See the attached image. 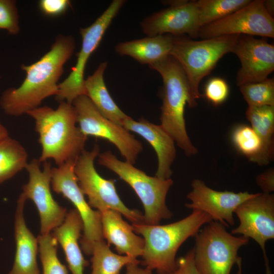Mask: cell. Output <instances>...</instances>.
<instances>
[{
    "label": "cell",
    "mask_w": 274,
    "mask_h": 274,
    "mask_svg": "<svg viewBox=\"0 0 274 274\" xmlns=\"http://www.w3.org/2000/svg\"><path fill=\"white\" fill-rule=\"evenodd\" d=\"M76 46L71 35H58L50 49L30 65L22 64L26 73L21 85L3 92L0 106L7 115L18 117L35 109L42 101L58 93V82L64 65L73 56Z\"/></svg>",
    "instance_id": "obj_1"
},
{
    "label": "cell",
    "mask_w": 274,
    "mask_h": 274,
    "mask_svg": "<svg viewBox=\"0 0 274 274\" xmlns=\"http://www.w3.org/2000/svg\"><path fill=\"white\" fill-rule=\"evenodd\" d=\"M27 114L35 120L39 134L41 163L52 159L60 166L76 160L85 150L87 136L76 126V111L72 104L60 102L55 110L46 106L39 107Z\"/></svg>",
    "instance_id": "obj_2"
},
{
    "label": "cell",
    "mask_w": 274,
    "mask_h": 274,
    "mask_svg": "<svg viewBox=\"0 0 274 274\" xmlns=\"http://www.w3.org/2000/svg\"><path fill=\"white\" fill-rule=\"evenodd\" d=\"M212 221L207 213L194 210L186 217L166 225L132 223L134 232L144 239L143 265L158 274L172 272L176 268V256L181 246Z\"/></svg>",
    "instance_id": "obj_3"
},
{
    "label": "cell",
    "mask_w": 274,
    "mask_h": 274,
    "mask_svg": "<svg viewBox=\"0 0 274 274\" xmlns=\"http://www.w3.org/2000/svg\"><path fill=\"white\" fill-rule=\"evenodd\" d=\"M157 72L163 81L160 125L173 138L188 157L196 155L197 149L188 134L184 110L189 102V91L184 72L171 55L149 66Z\"/></svg>",
    "instance_id": "obj_4"
},
{
    "label": "cell",
    "mask_w": 274,
    "mask_h": 274,
    "mask_svg": "<svg viewBox=\"0 0 274 274\" xmlns=\"http://www.w3.org/2000/svg\"><path fill=\"white\" fill-rule=\"evenodd\" d=\"M238 35L223 36L196 41L187 36H173L170 55L181 66L189 91L190 108L197 105L201 96L199 86L225 54L232 52Z\"/></svg>",
    "instance_id": "obj_5"
},
{
    "label": "cell",
    "mask_w": 274,
    "mask_h": 274,
    "mask_svg": "<svg viewBox=\"0 0 274 274\" xmlns=\"http://www.w3.org/2000/svg\"><path fill=\"white\" fill-rule=\"evenodd\" d=\"M98 163L112 170L135 191L144 209V224L158 225L173 214L166 204L167 193L174 182L170 178L151 177L126 161L120 160L111 151L99 153Z\"/></svg>",
    "instance_id": "obj_6"
},
{
    "label": "cell",
    "mask_w": 274,
    "mask_h": 274,
    "mask_svg": "<svg viewBox=\"0 0 274 274\" xmlns=\"http://www.w3.org/2000/svg\"><path fill=\"white\" fill-rule=\"evenodd\" d=\"M194 237V262L199 274H230L240 258L238 250L249 242V238L235 236L215 221L206 224Z\"/></svg>",
    "instance_id": "obj_7"
},
{
    "label": "cell",
    "mask_w": 274,
    "mask_h": 274,
    "mask_svg": "<svg viewBox=\"0 0 274 274\" xmlns=\"http://www.w3.org/2000/svg\"><path fill=\"white\" fill-rule=\"evenodd\" d=\"M95 144L91 151L83 150L76 160L74 172L78 185L88 199L92 208L99 212L108 210L119 212L132 223H144V216L138 210L127 208L120 199L113 180L102 178L94 167V160L99 154Z\"/></svg>",
    "instance_id": "obj_8"
},
{
    "label": "cell",
    "mask_w": 274,
    "mask_h": 274,
    "mask_svg": "<svg viewBox=\"0 0 274 274\" xmlns=\"http://www.w3.org/2000/svg\"><path fill=\"white\" fill-rule=\"evenodd\" d=\"M125 3L124 0L113 1L92 24L80 29L82 46L77 54L75 65L68 77L58 84V93L55 96L59 102L65 101L72 104L79 96L86 95L84 76L87 61Z\"/></svg>",
    "instance_id": "obj_9"
},
{
    "label": "cell",
    "mask_w": 274,
    "mask_h": 274,
    "mask_svg": "<svg viewBox=\"0 0 274 274\" xmlns=\"http://www.w3.org/2000/svg\"><path fill=\"white\" fill-rule=\"evenodd\" d=\"M77 113V122L86 136L104 139L118 149L125 161L134 164L143 150L142 143L123 126L105 117L85 95L72 102Z\"/></svg>",
    "instance_id": "obj_10"
},
{
    "label": "cell",
    "mask_w": 274,
    "mask_h": 274,
    "mask_svg": "<svg viewBox=\"0 0 274 274\" xmlns=\"http://www.w3.org/2000/svg\"><path fill=\"white\" fill-rule=\"evenodd\" d=\"M76 160L67 161L52 168L51 185L56 193L62 194L74 206L83 222V233L80 240L81 249L91 255L94 244L103 239L101 214L94 210L86 201L75 174Z\"/></svg>",
    "instance_id": "obj_11"
},
{
    "label": "cell",
    "mask_w": 274,
    "mask_h": 274,
    "mask_svg": "<svg viewBox=\"0 0 274 274\" xmlns=\"http://www.w3.org/2000/svg\"><path fill=\"white\" fill-rule=\"evenodd\" d=\"M241 35L274 38V19L266 10L264 1H250L229 15L201 27L198 37Z\"/></svg>",
    "instance_id": "obj_12"
},
{
    "label": "cell",
    "mask_w": 274,
    "mask_h": 274,
    "mask_svg": "<svg viewBox=\"0 0 274 274\" xmlns=\"http://www.w3.org/2000/svg\"><path fill=\"white\" fill-rule=\"evenodd\" d=\"M239 225L231 233L254 239L263 252L266 274H272L265 250L266 242L274 238V195L258 193L235 210Z\"/></svg>",
    "instance_id": "obj_13"
},
{
    "label": "cell",
    "mask_w": 274,
    "mask_h": 274,
    "mask_svg": "<svg viewBox=\"0 0 274 274\" xmlns=\"http://www.w3.org/2000/svg\"><path fill=\"white\" fill-rule=\"evenodd\" d=\"M41 162L34 158L25 169L29 175L28 182L22 186L21 194L26 199L31 200L38 211L41 222V234L51 233L64 220L67 213L53 197L51 192L52 166L44 162L41 170Z\"/></svg>",
    "instance_id": "obj_14"
},
{
    "label": "cell",
    "mask_w": 274,
    "mask_h": 274,
    "mask_svg": "<svg viewBox=\"0 0 274 274\" xmlns=\"http://www.w3.org/2000/svg\"><path fill=\"white\" fill-rule=\"evenodd\" d=\"M191 186L192 190L187 195L190 203H186V207L207 213L213 221H217L226 227L234 225L233 214L236 208L256 194L217 191L197 179L192 182Z\"/></svg>",
    "instance_id": "obj_15"
},
{
    "label": "cell",
    "mask_w": 274,
    "mask_h": 274,
    "mask_svg": "<svg viewBox=\"0 0 274 274\" xmlns=\"http://www.w3.org/2000/svg\"><path fill=\"white\" fill-rule=\"evenodd\" d=\"M232 53L241 63L236 78L238 87L263 81L274 70V46L264 38L238 35Z\"/></svg>",
    "instance_id": "obj_16"
},
{
    "label": "cell",
    "mask_w": 274,
    "mask_h": 274,
    "mask_svg": "<svg viewBox=\"0 0 274 274\" xmlns=\"http://www.w3.org/2000/svg\"><path fill=\"white\" fill-rule=\"evenodd\" d=\"M143 32L149 37L162 35L198 38V9L196 1L184 3L154 12L141 22Z\"/></svg>",
    "instance_id": "obj_17"
},
{
    "label": "cell",
    "mask_w": 274,
    "mask_h": 274,
    "mask_svg": "<svg viewBox=\"0 0 274 274\" xmlns=\"http://www.w3.org/2000/svg\"><path fill=\"white\" fill-rule=\"evenodd\" d=\"M122 126L129 131L134 132L146 140L155 150L157 157L155 177L170 179L172 165L176 157L175 142L160 125L152 123L144 118L135 121L128 116Z\"/></svg>",
    "instance_id": "obj_18"
},
{
    "label": "cell",
    "mask_w": 274,
    "mask_h": 274,
    "mask_svg": "<svg viewBox=\"0 0 274 274\" xmlns=\"http://www.w3.org/2000/svg\"><path fill=\"white\" fill-rule=\"evenodd\" d=\"M26 200L21 194L17 200L14 221L16 252L13 266L8 274H40L37 261L38 238L26 226L24 217Z\"/></svg>",
    "instance_id": "obj_19"
},
{
    "label": "cell",
    "mask_w": 274,
    "mask_h": 274,
    "mask_svg": "<svg viewBox=\"0 0 274 274\" xmlns=\"http://www.w3.org/2000/svg\"><path fill=\"white\" fill-rule=\"evenodd\" d=\"M101 214L103 238L108 244H113L119 255H125L136 258L143 253L145 242L136 235L132 225L122 218L118 211L108 210Z\"/></svg>",
    "instance_id": "obj_20"
},
{
    "label": "cell",
    "mask_w": 274,
    "mask_h": 274,
    "mask_svg": "<svg viewBox=\"0 0 274 274\" xmlns=\"http://www.w3.org/2000/svg\"><path fill=\"white\" fill-rule=\"evenodd\" d=\"M83 227L80 215L73 209L67 212L63 222L52 233L63 250L72 274H84L88 265L79 244Z\"/></svg>",
    "instance_id": "obj_21"
},
{
    "label": "cell",
    "mask_w": 274,
    "mask_h": 274,
    "mask_svg": "<svg viewBox=\"0 0 274 274\" xmlns=\"http://www.w3.org/2000/svg\"><path fill=\"white\" fill-rule=\"evenodd\" d=\"M173 36L162 35L120 42L115 47L121 56H128L142 64L148 66L158 62L170 54Z\"/></svg>",
    "instance_id": "obj_22"
},
{
    "label": "cell",
    "mask_w": 274,
    "mask_h": 274,
    "mask_svg": "<svg viewBox=\"0 0 274 274\" xmlns=\"http://www.w3.org/2000/svg\"><path fill=\"white\" fill-rule=\"evenodd\" d=\"M107 65V61L101 62L93 74L85 79L86 95L105 117L122 126L128 116L116 105L107 88L104 74Z\"/></svg>",
    "instance_id": "obj_23"
},
{
    "label": "cell",
    "mask_w": 274,
    "mask_h": 274,
    "mask_svg": "<svg viewBox=\"0 0 274 274\" xmlns=\"http://www.w3.org/2000/svg\"><path fill=\"white\" fill-rule=\"evenodd\" d=\"M246 116L262 143L256 163L266 165L274 156V106H248Z\"/></svg>",
    "instance_id": "obj_24"
},
{
    "label": "cell",
    "mask_w": 274,
    "mask_h": 274,
    "mask_svg": "<svg viewBox=\"0 0 274 274\" xmlns=\"http://www.w3.org/2000/svg\"><path fill=\"white\" fill-rule=\"evenodd\" d=\"M91 255L90 274H120L124 266L140 263L136 258L114 253L104 239L94 244Z\"/></svg>",
    "instance_id": "obj_25"
},
{
    "label": "cell",
    "mask_w": 274,
    "mask_h": 274,
    "mask_svg": "<svg viewBox=\"0 0 274 274\" xmlns=\"http://www.w3.org/2000/svg\"><path fill=\"white\" fill-rule=\"evenodd\" d=\"M26 150L18 141L8 136L0 142V184L25 168Z\"/></svg>",
    "instance_id": "obj_26"
},
{
    "label": "cell",
    "mask_w": 274,
    "mask_h": 274,
    "mask_svg": "<svg viewBox=\"0 0 274 274\" xmlns=\"http://www.w3.org/2000/svg\"><path fill=\"white\" fill-rule=\"evenodd\" d=\"M251 0H199L198 24L199 29L222 19L248 4Z\"/></svg>",
    "instance_id": "obj_27"
},
{
    "label": "cell",
    "mask_w": 274,
    "mask_h": 274,
    "mask_svg": "<svg viewBox=\"0 0 274 274\" xmlns=\"http://www.w3.org/2000/svg\"><path fill=\"white\" fill-rule=\"evenodd\" d=\"M43 274H68V270L57 254V241L51 233L38 236Z\"/></svg>",
    "instance_id": "obj_28"
},
{
    "label": "cell",
    "mask_w": 274,
    "mask_h": 274,
    "mask_svg": "<svg viewBox=\"0 0 274 274\" xmlns=\"http://www.w3.org/2000/svg\"><path fill=\"white\" fill-rule=\"evenodd\" d=\"M232 141L235 148L251 161L257 163L262 151L261 141L250 126L239 125L232 133Z\"/></svg>",
    "instance_id": "obj_29"
},
{
    "label": "cell",
    "mask_w": 274,
    "mask_h": 274,
    "mask_svg": "<svg viewBox=\"0 0 274 274\" xmlns=\"http://www.w3.org/2000/svg\"><path fill=\"white\" fill-rule=\"evenodd\" d=\"M248 106H274V80L246 83L239 86Z\"/></svg>",
    "instance_id": "obj_30"
},
{
    "label": "cell",
    "mask_w": 274,
    "mask_h": 274,
    "mask_svg": "<svg viewBox=\"0 0 274 274\" xmlns=\"http://www.w3.org/2000/svg\"><path fill=\"white\" fill-rule=\"evenodd\" d=\"M14 0H0V29L9 34L17 35L20 31L19 15Z\"/></svg>",
    "instance_id": "obj_31"
},
{
    "label": "cell",
    "mask_w": 274,
    "mask_h": 274,
    "mask_svg": "<svg viewBox=\"0 0 274 274\" xmlns=\"http://www.w3.org/2000/svg\"><path fill=\"white\" fill-rule=\"evenodd\" d=\"M229 94V87L226 82L220 78H213L207 83L204 95L215 106L224 102Z\"/></svg>",
    "instance_id": "obj_32"
},
{
    "label": "cell",
    "mask_w": 274,
    "mask_h": 274,
    "mask_svg": "<svg viewBox=\"0 0 274 274\" xmlns=\"http://www.w3.org/2000/svg\"><path fill=\"white\" fill-rule=\"evenodd\" d=\"M71 6L68 0H41L39 6L42 12L48 16H58L67 11Z\"/></svg>",
    "instance_id": "obj_33"
},
{
    "label": "cell",
    "mask_w": 274,
    "mask_h": 274,
    "mask_svg": "<svg viewBox=\"0 0 274 274\" xmlns=\"http://www.w3.org/2000/svg\"><path fill=\"white\" fill-rule=\"evenodd\" d=\"M176 268L169 274H199L196 268L193 250L176 260Z\"/></svg>",
    "instance_id": "obj_34"
},
{
    "label": "cell",
    "mask_w": 274,
    "mask_h": 274,
    "mask_svg": "<svg viewBox=\"0 0 274 274\" xmlns=\"http://www.w3.org/2000/svg\"><path fill=\"white\" fill-rule=\"evenodd\" d=\"M257 185L263 193H270L274 191V169L270 168L256 178Z\"/></svg>",
    "instance_id": "obj_35"
},
{
    "label": "cell",
    "mask_w": 274,
    "mask_h": 274,
    "mask_svg": "<svg viewBox=\"0 0 274 274\" xmlns=\"http://www.w3.org/2000/svg\"><path fill=\"white\" fill-rule=\"evenodd\" d=\"M139 264L132 263L127 265L125 274H153L152 270L146 267H141Z\"/></svg>",
    "instance_id": "obj_36"
},
{
    "label": "cell",
    "mask_w": 274,
    "mask_h": 274,
    "mask_svg": "<svg viewBox=\"0 0 274 274\" xmlns=\"http://www.w3.org/2000/svg\"><path fill=\"white\" fill-rule=\"evenodd\" d=\"M264 4L268 13L273 17L274 13V1L273 0L264 1Z\"/></svg>",
    "instance_id": "obj_37"
},
{
    "label": "cell",
    "mask_w": 274,
    "mask_h": 274,
    "mask_svg": "<svg viewBox=\"0 0 274 274\" xmlns=\"http://www.w3.org/2000/svg\"><path fill=\"white\" fill-rule=\"evenodd\" d=\"M9 136L6 127L0 121V142Z\"/></svg>",
    "instance_id": "obj_38"
},
{
    "label": "cell",
    "mask_w": 274,
    "mask_h": 274,
    "mask_svg": "<svg viewBox=\"0 0 274 274\" xmlns=\"http://www.w3.org/2000/svg\"><path fill=\"white\" fill-rule=\"evenodd\" d=\"M242 258L240 257L236 263L238 269L236 274H242Z\"/></svg>",
    "instance_id": "obj_39"
}]
</instances>
